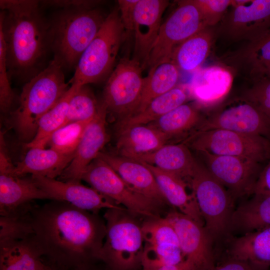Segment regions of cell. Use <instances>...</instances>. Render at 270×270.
Instances as JSON below:
<instances>
[{
    "instance_id": "29",
    "label": "cell",
    "mask_w": 270,
    "mask_h": 270,
    "mask_svg": "<svg viewBox=\"0 0 270 270\" xmlns=\"http://www.w3.org/2000/svg\"><path fill=\"white\" fill-rule=\"evenodd\" d=\"M42 256L30 238L0 242V270H42Z\"/></svg>"
},
{
    "instance_id": "22",
    "label": "cell",
    "mask_w": 270,
    "mask_h": 270,
    "mask_svg": "<svg viewBox=\"0 0 270 270\" xmlns=\"http://www.w3.org/2000/svg\"><path fill=\"white\" fill-rule=\"evenodd\" d=\"M142 163L152 172L167 202L178 209V211L204 226V219L194 194H188L186 190V181L174 174L146 163Z\"/></svg>"
},
{
    "instance_id": "21",
    "label": "cell",
    "mask_w": 270,
    "mask_h": 270,
    "mask_svg": "<svg viewBox=\"0 0 270 270\" xmlns=\"http://www.w3.org/2000/svg\"><path fill=\"white\" fill-rule=\"evenodd\" d=\"M232 82L233 75L228 68L218 65L200 68L195 72L190 94L198 106H216L224 101Z\"/></svg>"
},
{
    "instance_id": "40",
    "label": "cell",
    "mask_w": 270,
    "mask_h": 270,
    "mask_svg": "<svg viewBox=\"0 0 270 270\" xmlns=\"http://www.w3.org/2000/svg\"><path fill=\"white\" fill-rule=\"evenodd\" d=\"M252 75V85L242 96L253 103L270 120V76L264 72Z\"/></svg>"
},
{
    "instance_id": "30",
    "label": "cell",
    "mask_w": 270,
    "mask_h": 270,
    "mask_svg": "<svg viewBox=\"0 0 270 270\" xmlns=\"http://www.w3.org/2000/svg\"><path fill=\"white\" fill-rule=\"evenodd\" d=\"M188 95L182 88L176 86L153 100L142 111L120 120L118 131L139 124H148L174 108L186 103Z\"/></svg>"
},
{
    "instance_id": "34",
    "label": "cell",
    "mask_w": 270,
    "mask_h": 270,
    "mask_svg": "<svg viewBox=\"0 0 270 270\" xmlns=\"http://www.w3.org/2000/svg\"><path fill=\"white\" fill-rule=\"evenodd\" d=\"M100 105V102H98L88 85L78 88L70 101L63 126L74 122L92 120L98 112Z\"/></svg>"
},
{
    "instance_id": "23",
    "label": "cell",
    "mask_w": 270,
    "mask_h": 270,
    "mask_svg": "<svg viewBox=\"0 0 270 270\" xmlns=\"http://www.w3.org/2000/svg\"><path fill=\"white\" fill-rule=\"evenodd\" d=\"M74 156L51 148H30L24 158L15 166L14 174L16 176L30 174L56 178L61 176Z\"/></svg>"
},
{
    "instance_id": "12",
    "label": "cell",
    "mask_w": 270,
    "mask_h": 270,
    "mask_svg": "<svg viewBox=\"0 0 270 270\" xmlns=\"http://www.w3.org/2000/svg\"><path fill=\"white\" fill-rule=\"evenodd\" d=\"M216 106L196 132L222 129L270 140V120L246 98L242 96Z\"/></svg>"
},
{
    "instance_id": "20",
    "label": "cell",
    "mask_w": 270,
    "mask_h": 270,
    "mask_svg": "<svg viewBox=\"0 0 270 270\" xmlns=\"http://www.w3.org/2000/svg\"><path fill=\"white\" fill-rule=\"evenodd\" d=\"M48 199V195L36 184L32 175L16 176L0 174V215L7 216L24 211L32 200Z\"/></svg>"
},
{
    "instance_id": "15",
    "label": "cell",
    "mask_w": 270,
    "mask_h": 270,
    "mask_svg": "<svg viewBox=\"0 0 270 270\" xmlns=\"http://www.w3.org/2000/svg\"><path fill=\"white\" fill-rule=\"evenodd\" d=\"M166 217L175 230L184 260L190 262L196 270H212L216 266L213 239L204 226L178 211H172Z\"/></svg>"
},
{
    "instance_id": "24",
    "label": "cell",
    "mask_w": 270,
    "mask_h": 270,
    "mask_svg": "<svg viewBox=\"0 0 270 270\" xmlns=\"http://www.w3.org/2000/svg\"><path fill=\"white\" fill-rule=\"evenodd\" d=\"M132 159L174 174L184 180L191 176L198 161L184 142L166 144L154 152Z\"/></svg>"
},
{
    "instance_id": "38",
    "label": "cell",
    "mask_w": 270,
    "mask_h": 270,
    "mask_svg": "<svg viewBox=\"0 0 270 270\" xmlns=\"http://www.w3.org/2000/svg\"><path fill=\"white\" fill-rule=\"evenodd\" d=\"M30 208L17 214L0 216V242L30 238L32 234Z\"/></svg>"
},
{
    "instance_id": "46",
    "label": "cell",
    "mask_w": 270,
    "mask_h": 270,
    "mask_svg": "<svg viewBox=\"0 0 270 270\" xmlns=\"http://www.w3.org/2000/svg\"><path fill=\"white\" fill-rule=\"evenodd\" d=\"M212 270H258L250 263L236 259H229Z\"/></svg>"
},
{
    "instance_id": "11",
    "label": "cell",
    "mask_w": 270,
    "mask_h": 270,
    "mask_svg": "<svg viewBox=\"0 0 270 270\" xmlns=\"http://www.w3.org/2000/svg\"><path fill=\"white\" fill-rule=\"evenodd\" d=\"M142 64L134 58H124L108 76L102 102L108 112L120 120L136 113L138 106L144 82Z\"/></svg>"
},
{
    "instance_id": "27",
    "label": "cell",
    "mask_w": 270,
    "mask_h": 270,
    "mask_svg": "<svg viewBox=\"0 0 270 270\" xmlns=\"http://www.w3.org/2000/svg\"><path fill=\"white\" fill-rule=\"evenodd\" d=\"M252 195L234 210L229 231L244 234L270 227V194Z\"/></svg>"
},
{
    "instance_id": "33",
    "label": "cell",
    "mask_w": 270,
    "mask_h": 270,
    "mask_svg": "<svg viewBox=\"0 0 270 270\" xmlns=\"http://www.w3.org/2000/svg\"><path fill=\"white\" fill-rule=\"evenodd\" d=\"M78 86L71 84L58 102L40 118L34 138L26 144L27 148H44L52 134L62 127L67 116L69 102Z\"/></svg>"
},
{
    "instance_id": "13",
    "label": "cell",
    "mask_w": 270,
    "mask_h": 270,
    "mask_svg": "<svg viewBox=\"0 0 270 270\" xmlns=\"http://www.w3.org/2000/svg\"><path fill=\"white\" fill-rule=\"evenodd\" d=\"M197 152L205 167L234 199L254 194L262 169L261 163L244 158Z\"/></svg>"
},
{
    "instance_id": "31",
    "label": "cell",
    "mask_w": 270,
    "mask_h": 270,
    "mask_svg": "<svg viewBox=\"0 0 270 270\" xmlns=\"http://www.w3.org/2000/svg\"><path fill=\"white\" fill-rule=\"evenodd\" d=\"M179 76L180 70L171 60L150 68L144 78L140 100L135 114L143 110L156 98L176 87Z\"/></svg>"
},
{
    "instance_id": "26",
    "label": "cell",
    "mask_w": 270,
    "mask_h": 270,
    "mask_svg": "<svg viewBox=\"0 0 270 270\" xmlns=\"http://www.w3.org/2000/svg\"><path fill=\"white\" fill-rule=\"evenodd\" d=\"M230 258L246 262L258 270L270 268V227L235 238L231 243Z\"/></svg>"
},
{
    "instance_id": "32",
    "label": "cell",
    "mask_w": 270,
    "mask_h": 270,
    "mask_svg": "<svg viewBox=\"0 0 270 270\" xmlns=\"http://www.w3.org/2000/svg\"><path fill=\"white\" fill-rule=\"evenodd\" d=\"M204 118L200 106L184 103L148 124L170 139L198 127Z\"/></svg>"
},
{
    "instance_id": "9",
    "label": "cell",
    "mask_w": 270,
    "mask_h": 270,
    "mask_svg": "<svg viewBox=\"0 0 270 270\" xmlns=\"http://www.w3.org/2000/svg\"><path fill=\"white\" fill-rule=\"evenodd\" d=\"M81 180L134 214L146 218L158 216L160 206L133 190L108 164L98 157L85 169Z\"/></svg>"
},
{
    "instance_id": "18",
    "label": "cell",
    "mask_w": 270,
    "mask_h": 270,
    "mask_svg": "<svg viewBox=\"0 0 270 270\" xmlns=\"http://www.w3.org/2000/svg\"><path fill=\"white\" fill-rule=\"evenodd\" d=\"M98 158L108 164L133 190L160 206L167 204L151 170L135 160L101 152Z\"/></svg>"
},
{
    "instance_id": "35",
    "label": "cell",
    "mask_w": 270,
    "mask_h": 270,
    "mask_svg": "<svg viewBox=\"0 0 270 270\" xmlns=\"http://www.w3.org/2000/svg\"><path fill=\"white\" fill-rule=\"evenodd\" d=\"M184 260L179 246L144 244L142 258V270H154L178 264Z\"/></svg>"
},
{
    "instance_id": "7",
    "label": "cell",
    "mask_w": 270,
    "mask_h": 270,
    "mask_svg": "<svg viewBox=\"0 0 270 270\" xmlns=\"http://www.w3.org/2000/svg\"><path fill=\"white\" fill-rule=\"evenodd\" d=\"M204 220L213 240L229 232L234 198L198 161L188 180Z\"/></svg>"
},
{
    "instance_id": "37",
    "label": "cell",
    "mask_w": 270,
    "mask_h": 270,
    "mask_svg": "<svg viewBox=\"0 0 270 270\" xmlns=\"http://www.w3.org/2000/svg\"><path fill=\"white\" fill-rule=\"evenodd\" d=\"M142 230L144 244L179 246L175 230L166 216L147 218L142 224Z\"/></svg>"
},
{
    "instance_id": "8",
    "label": "cell",
    "mask_w": 270,
    "mask_h": 270,
    "mask_svg": "<svg viewBox=\"0 0 270 270\" xmlns=\"http://www.w3.org/2000/svg\"><path fill=\"white\" fill-rule=\"evenodd\" d=\"M184 143L196 152L244 158L260 163L270 156V140L226 130L195 132Z\"/></svg>"
},
{
    "instance_id": "45",
    "label": "cell",
    "mask_w": 270,
    "mask_h": 270,
    "mask_svg": "<svg viewBox=\"0 0 270 270\" xmlns=\"http://www.w3.org/2000/svg\"><path fill=\"white\" fill-rule=\"evenodd\" d=\"M262 168L256 182L254 194H270V156Z\"/></svg>"
},
{
    "instance_id": "16",
    "label": "cell",
    "mask_w": 270,
    "mask_h": 270,
    "mask_svg": "<svg viewBox=\"0 0 270 270\" xmlns=\"http://www.w3.org/2000/svg\"><path fill=\"white\" fill-rule=\"evenodd\" d=\"M38 186L50 200L68 202L81 210L98 214L104 209H124L120 205L80 182H64L32 175Z\"/></svg>"
},
{
    "instance_id": "4",
    "label": "cell",
    "mask_w": 270,
    "mask_h": 270,
    "mask_svg": "<svg viewBox=\"0 0 270 270\" xmlns=\"http://www.w3.org/2000/svg\"><path fill=\"white\" fill-rule=\"evenodd\" d=\"M106 16L96 8L61 9L49 21L54 59L64 69H75Z\"/></svg>"
},
{
    "instance_id": "44",
    "label": "cell",
    "mask_w": 270,
    "mask_h": 270,
    "mask_svg": "<svg viewBox=\"0 0 270 270\" xmlns=\"http://www.w3.org/2000/svg\"><path fill=\"white\" fill-rule=\"evenodd\" d=\"M43 6H53L62 9L95 8L100 1L86 0H50L40 2Z\"/></svg>"
},
{
    "instance_id": "17",
    "label": "cell",
    "mask_w": 270,
    "mask_h": 270,
    "mask_svg": "<svg viewBox=\"0 0 270 270\" xmlns=\"http://www.w3.org/2000/svg\"><path fill=\"white\" fill-rule=\"evenodd\" d=\"M107 112L106 108L102 102L97 114L86 126L72 160L60 176V180L80 182L85 169L98 158L108 140Z\"/></svg>"
},
{
    "instance_id": "25",
    "label": "cell",
    "mask_w": 270,
    "mask_h": 270,
    "mask_svg": "<svg viewBox=\"0 0 270 270\" xmlns=\"http://www.w3.org/2000/svg\"><path fill=\"white\" fill-rule=\"evenodd\" d=\"M119 155L134 158L154 152L167 144L168 138L148 124L132 126L118 131Z\"/></svg>"
},
{
    "instance_id": "3",
    "label": "cell",
    "mask_w": 270,
    "mask_h": 270,
    "mask_svg": "<svg viewBox=\"0 0 270 270\" xmlns=\"http://www.w3.org/2000/svg\"><path fill=\"white\" fill-rule=\"evenodd\" d=\"M64 69L54 59L38 74L26 82L18 107L10 114L12 128L27 143L34 137L42 116L53 107L68 88Z\"/></svg>"
},
{
    "instance_id": "14",
    "label": "cell",
    "mask_w": 270,
    "mask_h": 270,
    "mask_svg": "<svg viewBox=\"0 0 270 270\" xmlns=\"http://www.w3.org/2000/svg\"><path fill=\"white\" fill-rule=\"evenodd\" d=\"M220 22L228 38L252 42L270 30V0H233Z\"/></svg>"
},
{
    "instance_id": "43",
    "label": "cell",
    "mask_w": 270,
    "mask_h": 270,
    "mask_svg": "<svg viewBox=\"0 0 270 270\" xmlns=\"http://www.w3.org/2000/svg\"><path fill=\"white\" fill-rule=\"evenodd\" d=\"M138 0H119L118 10L124 29L133 31L135 8Z\"/></svg>"
},
{
    "instance_id": "6",
    "label": "cell",
    "mask_w": 270,
    "mask_h": 270,
    "mask_svg": "<svg viewBox=\"0 0 270 270\" xmlns=\"http://www.w3.org/2000/svg\"><path fill=\"white\" fill-rule=\"evenodd\" d=\"M124 28L119 11L108 14L99 32L81 56L69 82L78 87L108 78L122 40Z\"/></svg>"
},
{
    "instance_id": "28",
    "label": "cell",
    "mask_w": 270,
    "mask_h": 270,
    "mask_svg": "<svg viewBox=\"0 0 270 270\" xmlns=\"http://www.w3.org/2000/svg\"><path fill=\"white\" fill-rule=\"evenodd\" d=\"M214 38L212 28L206 27L177 46L171 56V60L179 69L186 72H196L210 54Z\"/></svg>"
},
{
    "instance_id": "36",
    "label": "cell",
    "mask_w": 270,
    "mask_h": 270,
    "mask_svg": "<svg viewBox=\"0 0 270 270\" xmlns=\"http://www.w3.org/2000/svg\"><path fill=\"white\" fill-rule=\"evenodd\" d=\"M92 120L74 122L61 127L52 134L47 145L62 154L74 155Z\"/></svg>"
},
{
    "instance_id": "19",
    "label": "cell",
    "mask_w": 270,
    "mask_h": 270,
    "mask_svg": "<svg viewBox=\"0 0 270 270\" xmlns=\"http://www.w3.org/2000/svg\"><path fill=\"white\" fill-rule=\"evenodd\" d=\"M166 0H138L134 10L133 32L136 58L148 59L161 25L162 14L169 4Z\"/></svg>"
},
{
    "instance_id": "49",
    "label": "cell",
    "mask_w": 270,
    "mask_h": 270,
    "mask_svg": "<svg viewBox=\"0 0 270 270\" xmlns=\"http://www.w3.org/2000/svg\"><path fill=\"white\" fill-rule=\"evenodd\" d=\"M42 270H50L48 268V267H46L44 269H43Z\"/></svg>"
},
{
    "instance_id": "47",
    "label": "cell",
    "mask_w": 270,
    "mask_h": 270,
    "mask_svg": "<svg viewBox=\"0 0 270 270\" xmlns=\"http://www.w3.org/2000/svg\"><path fill=\"white\" fill-rule=\"evenodd\" d=\"M154 270H196L193 264L187 260L174 265L167 266Z\"/></svg>"
},
{
    "instance_id": "41",
    "label": "cell",
    "mask_w": 270,
    "mask_h": 270,
    "mask_svg": "<svg viewBox=\"0 0 270 270\" xmlns=\"http://www.w3.org/2000/svg\"><path fill=\"white\" fill-rule=\"evenodd\" d=\"M6 60V50L2 33L0 30V110L2 114L12 112L15 95L12 89Z\"/></svg>"
},
{
    "instance_id": "48",
    "label": "cell",
    "mask_w": 270,
    "mask_h": 270,
    "mask_svg": "<svg viewBox=\"0 0 270 270\" xmlns=\"http://www.w3.org/2000/svg\"><path fill=\"white\" fill-rule=\"evenodd\" d=\"M264 72L270 76V62L266 63L258 69L251 72V73Z\"/></svg>"
},
{
    "instance_id": "39",
    "label": "cell",
    "mask_w": 270,
    "mask_h": 270,
    "mask_svg": "<svg viewBox=\"0 0 270 270\" xmlns=\"http://www.w3.org/2000/svg\"><path fill=\"white\" fill-rule=\"evenodd\" d=\"M236 58L248 64L254 70L270 62V30L257 40L248 42Z\"/></svg>"
},
{
    "instance_id": "42",
    "label": "cell",
    "mask_w": 270,
    "mask_h": 270,
    "mask_svg": "<svg viewBox=\"0 0 270 270\" xmlns=\"http://www.w3.org/2000/svg\"><path fill=\"white\" fill-rule=\"evenodd\" d=\"M207 27L220 23L232 4L231 0H193Z\"/></svg>"
},
{
    "instance_id": "2",
    "label": "cell",
    "mask_w": 270,
    "mask_h": 270,
    "mask_svg": "<svg viewBox=\"0 0 270 270\" xmlns=\"http://www.w3.org/2000/svg\"><path fill=\"white\" fill-rule=\"evenodd\" d=\"M40 6L35 0H0V30L8 74L10 78L25 83L48 66L52 52L50 22Z\"/></svg>"
},
{
    "instance_id": "1",
    "label": "cell",
    "mask_w": 270,
    "mask_h": 270,
    "mask_svg": "<svg viewBox=\"0 0 270 270\" xmlns=\"http://www.w3.org/2000/svg\"><path fill=\"white\" fill-rule=\"evenodd\" d=\"M30 238L42 252L60 262L82 265L98 260L106 234L98 214L52 200L30 212Z\"/></svg>"
},
{
    "instance_id": "5",
    "label": "cell",
    "mask_w": 270,
    "mask_h": 270,
    "mask_svg": "<svg viewBox=\"0 0 270 270\" xmlns=\"http://www.w3.org/2000/svg\"><path fill=\"white\" fill-rule=\"evenodd\" d=\"M126 208H111L104 215L106 234L98 260L108 270H138L144 241L142 224Z\"/></svg>"
},
{
    "instance_id": "10",
    "label": "cell",
    "mask_w": 270,
    "mask_h": 270,
    "mask_svg": "<svg viewBox=\"0 0 270 270\" xmlns=\"http://www.w3.org/2000/svg\"><path fill=\"white\" fill-rule=\"evenodd\" d=\"M206 27L193 0L178 1L177 6L162 23L143 66H147L151 68L170 60L177 46Z\"/></svg>"
}]
</instances>
